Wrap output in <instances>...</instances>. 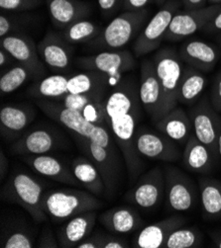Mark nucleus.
I'll return each mask as SVG.
<instances>
[{
	"instance_id": "f704fd0d",
	"label": "nucleus",
	"mask_w": 221,
	"mask_h": 248,
	"mask_svg": "<svg viewBox=\"0 0 221 248\" xmlns=\"http://www.w3.org/2000/svg\"><path fill=\"white\" fill-rule=\"evenodd\" d=\"M203 237L198 228H179L167 238L164 248H194L200 247Z\"/></svg>"
},
{
	"instance_id": "0eeeda50",
	"label": "nucleus",
	"mask_w": 221,
	"mask_h": 248,
	"mask_svg": "<svg viewBox=\"0 0 221 248\" xmlns=\"http://www.w3.org/2000/svg\"><path fill=\"white\" fill-rule=\"evenodd\" d=\"M165 175V199L167 208L176 213L189 212L193 210L199 201L200 188L184 173L174 165H166L163 168Z\"/></svg>"
},
{
	"instance_id": "a878e982",
	"label": "nucleus",
	"mask_w": 221,
	"mask_h": 248,
	"mask_svg": "<svg viewBox=\"0 0 221 248\" xmlns=\"http://www.w3.org/2000/svg\"><path fill=\"white\" fill-rule=\"evenodd\" d=\"M102 225L116 234H126L143 226V219L132 208L120 206L109 209L100 215Z\"/></svg>"
},
{
	"instance_id": "79ce46f5",
	"label": "nucleus",
	"mask_w": 221,
	"mask_h": 248,
	"mask_svg": "<svg viewBox=\"0 0 221 248\" xmlns=\"http://www.w3.org/2000/svg\"><path fill=\"white\" fill-rule=\"evenodd\" d=\"M153 0H123L122 8L124 11H140L147 9Z\"/></svg>"
},
{
	"instance_id": "4468645a",
	"label": "nucleus",
	"mask_w": 221,
	"mask_h": 248,
	"mask_svg": "<svg viewBox=\"0 0 221 248\" xmlns=\"http://www.w3.org/2000/svg\"><path fill=\"white\" fill-rule=\"evenodd\" d=\"M165 191L164 170L156 166L136 182L129 193V198L138 208L151 211L160 206L165 198Z\"/></svg>"
},
{
	"instance_id": "393cba45",
	"label": "nucleus",
	"mask_w": 221,
	"mask_h": 248,
	"mask_svg": "<svg viewBox=\"0 0 221 248\" xmlns=\"http://www.w3.org/2000/svg\"><path fill=\"white\" fill-rule=\"evenodd\" d=\"M154 126L157 131L168 136L180 145L186 144L193 130L189 116L178 106L162 117Z\"/></svg>"
},
{
	"instance_id": "f03ea898",
	"label": "nucleus",
	"mask_w": 221,
	"mask_h": 248,
	"mask_svg": "<svg viewBox=\"0 0 221 248\" xmlns=\"http://www.w3.org/2000/svg\"><path fill=\"white\" fill-rule=\"evenodd\" d=\"M36 104L46 116L66 127L73 136L85 137L94 143L105 147L116 144L112 143L114 140L105 129L106 127L94 125L87 121L81 112L65 106L60 101L37 99Z\"/></svg>"
},
{
	"instance_id": "f257e3e1",
	"label": "nucleus",
	"mask_w": 221,
	"mask_h": 248,
	"mask_svg": "<svg viewBox=\"0 0 221 248\" xmlns=\"http://www.w3.org/2000/svg\"><path fill=\"white\" fill-rule=\"evenodd\" d=\"M141 106L139 87L132 79L124 78L109 91L105 99L107 126L123 155L131 182H135L138 178L143 166L142 156L135 145Z\"/></svg>"
},
{
	"instance_id": "a19ab883",
	"label": "nucleus",
	"mask_w": 221,
	"mask_h": 248,
	"mask_svg": "<svg viewBox=\"0 0 221 248\" xmlns=\"http://www.w3.org/2000/svg\"><path fill=\"white\" fill-rule=\"evenodd\" d=\"M100 238V248H127L128 243L116 236L98 234Z\"/></svg>"
},
{
	"instance_id": "473e14b6",
	"label": "nucleus",
	"mask_w": 221,
	"mask_h": 248,
	"mask_svg": "<svg viewBox=\"0 0 221 248\" xmlns=\"http://www.w3.org/2000/svg\"><path fill=\"white\" fill-rule=\"evenodd\" d=\"M102 31V27L95 22L82 19L64 29L62 35L70 45L89 43Z\"/></svg>"
},
{
	"instance_id": "2eb2a0df",
	"label": "nucleus",
	"mask_w": 221,
	"mask_h": 248,
	"mask_svg": "<svg viewBox=\"0 0 221 248\" xmlns=\"http://www.w3.org/2000/svg\"><path fill=\"white\" fill-rule=\"evenodd\" d=\"M0 47L8 52L18 63L30 68L36 80L44 78L46 73L45 63L41 60L38 48L30 37L19 32L9 34L1 38Z\"/></svg>"
},
{
	"instance_id": "aec40b11",
	"label": "nucleus",
	"mask_w": 221,
	"mask_h": 248,
	"mask_svg": "<svg viewBox=\"0 0 221 248\" xmlns=\"http://www.w3.org/2000/svg\"><path fill=\"white\" fill-rule=\"evenodd\" d=\"M187 218L182 216H170L142 229L135 237L133 247L136 248H164L169 235L177 229L184 227Z\"/></svg>"
},
{
	"instance_id": "dca6fc26",
	"label": "nucleus",
	"mask_w": 221,
	"mask_h": 248,
	"mask_svg": "<svg viewBox=\"0 0 221 248\" xmlns=\"http://www.w3.org/2000/svg\"><path fill=\"white\" fill-rule=\"evenodd\" d=\"M139 96L147 115L157 123L162 118V90L153 61L145 60L141 64Z\"/></svg>"
},
{
	"instance_id": "49530a36",
	"label": "nucleus",
	"mask_w": 221,
	"mask_h": 248,
	"mask_svg": "<svg viewBox=\"0 0 221 248\" xmlns=\"http://www.w3.org/2000/svg\"><path fill=\"white\" fill-rule=\"evenodd\" d=\"M181 2L186 10H191L205 7L207 0H181Z\"/></svg>"
},
{
	"instance_id": "cd10ccee",
	"label": "nucleus",
	"mask_w": 221,
	"mask_h": 248,
	"mask_svg": "<svg viewBox=\"0 0 221 248\" xmlns=\"http://www.w3.org/2000/svg\"><path fill=\"white\" fill-rule=\"evenodd\" d=\"M214 161L216 160L211 151L192 134L185 144L184 166L191 172L206 174L212 170Z\"/></svg>"
},
{
	"instance_id": "bb28decb",
	"label": "nucleus",
	"mask_w": 221,
	"mask_h": 248,
	"mask_svg": "<svg viewBox=\"0 0 221 248\" xmlns=\"http://www.w3.org/2000/svg\"><path fill=\"white\" fill-rule=\"evenodd\" d=\"M117 83L105 73L87 70L71 76L68 82V94H85V93H102L106 94L110 87Z\"/></svg>"
},
{
	"instance_id": "7ed1b4c3",
	"label": "nucleus",
	"mask_w": 221,
	"mask_h": 248,
	"mask_svg": "<svg viewBox=\"0 0 221 248\" xmlns=\"http://www.w3.org/2000/svg\"><path fill=\"white\" fill-rule=\"evenodd\" d=\"M149 10L124 11L115 17L101 34L88 43L94 51H118L136 38L148 19Z\"/></svg>"
},
{
	"instance_id": "3c124183",
	"label": "nucleus",
	"mask_w": 221,
	"mask_h": 248,
	"mask_svg": "<svg viewBox=\"0 0 221 248\" xmlns=\"http://www.w3.org/2000/svg\"><path fill=\"white\" fill-rule=\"evenodd\" d=\"M218 154H219V159H221V133L218 140Z\"/></svg>"
},
{
	"instance_id": "72a5a7b5",
	"label": "nucleus",
	"mask_w": 221,
	"mask_h": 248,
	"mask_svg": "<svg viewBox=\"0 0 221 248\" xmlns=\"http://www.w3.org/2000/svg\"><path fill=\"white\" fill-rule=\"evenodd\" d=\"M29 79H35L31 69L17 62L10 68L2 71L0 78V91L2 95L12 93Z\"/></svg>"
},
{
	"instance_id": "423d86ee",
	"label": "nucleus",
	"mask_w": 221,
	"mask_h": 248,
	"mask_svg": "<svg viewBox=\"0 0 221 248\" xmlns=\"http://www.w3.org/2000/svg\"><path fill=\"white\" fill-rule=\"evenodd\" d=\"M3 199L16 203L25 209L37 222L47 219L43 207V185L27 173H15L2 188Z\"/></svg>"
},
{
	"instance_id": "4be33fe9",
	"label": "nucleus",
	"mask_w": 221,
	"mask_h": 248,
	"mask_svg": "<svg viewBox=\"0 0 221 248\" xmlns=\"http://www.w3.org/2000/svg\"><path fill=\"white\" fill-rule=\"evenodd\" d=\"M22 160L35 172L54 181L72 186H83L76 178L72 170L54 156L47 155H22Z\"/></svg>"
},
{
	"instance_id": "8fccbe9b",
	"label": "nucleus",
	"mask_w": 221,
	"mask_h": 248,
	"mask_svg": "<svg viewBox=\"0 0 221 248\" xmlns=\"http://www.w3.org/2000/svg\"><path fill=\"white\" fill-rule=\"evenodd\" d=\"M208 5H221V0H207Z\"/></svg>"
},
{
	"instance_id": "5701e85b",
	"label": "nucleus",
	"mask_w": 221,
	"mask_h": 248,
	"mask_svg": "<svg viewBox=\"0 0 221 248\" xmlns=\"http://www.w3.org/2000/svg\"><path fill=\"white\" fill-rule=\"evenodd\" d=\"M49 14L54 26L58 29H66L69 25L82 19H85L91 6L80 0H46Z\"/></svg>"
},
{
	"instance_id": "6ab92c4d",
	"label": "nucleus",
	"mask_w": 221,
	"mask_h": 248,
	"mask_svg": "<svg viewBox=\"0 0 221 248\" xmlns=\"http://www.w3.org/2000/svg\"><path fill=\"white\" fill-rule=\"evenodd\" d=\"M182 61L203 72L211 71L220 58L221 52L213 45L203 40H188L179 48Z\"/></svg>"
},
{
	"instance_id": "603ef678",
	"label": "nucleus",
	"mask_w": 221,
	"mask_h": 248,
	"mask_svg": "<svg viewBox=\"0 0 221 248\" xmlns=\"http://www.w3.org/2000/svg\"><path fill=\"white\" fill-rule=\"evenodd\" d=\"M153 1H154L156 4L162 6V5H164L167 1H169V0H153Z\"/></svg>"
},
{
	"instance_id": "ea45409f",
	"label": "nucleus",
	"mask_w": 221,
	"mask_h": 248,
	"mask_svg": "<svg viewBox=\"0 0 221 248\" xmlns=\"http://www.w3.org/2000/svg\"><path fill=\"white\" fill-rule=\"evenodd\" d=\"M97 3L104 16H112L122 8L123 0H97Z\"/></svg>"
},
{
	"instance_id": "864d4df0",
	"label": "nucleus",
	"mask_w": 221,
	"mask_h": 248,
	"mask_svg": "<svg viewBox=\"0 0 221 248\" xmlns=\"http://www.w3.org/2000/svg\"><path fill=\"white\" fill-rule=\"evenodd\" d=\"M217 41H218V44H219V46H220V52H221V33L218 35Z\"/></svg>"
},
{
	"instance_id": "2f4dec72",
	"label": "nucleus",
	"mask_w": 221,
	"mask_h": 248,
	"mask_svg": "<svg viewBox=\"0 0 221 248\" xmlns=\"http://www.w3.org/2000/svg\"><path fill=\"white\" fill-rule=\"evenodd\" d=\"M70 76L53 74L37 80L28 88V94L36 99H50L60 101L68 94V82Z\"/></svg>"
},
{
	"instance_id": "c756f323",
	"label": "nucleus",
	"mask_w": 221,
	"mask_h": 248,
	"mask_svg": "<svg viewBox=\"0 0 221 248\" xmlns=\"http://www.w3.org/2000/svg\"><path fill=\"white\" fill-rule=\"evenodd\" d=\"M71 170L82 185L93 195L102 196L106 191L101 172L88 157L79 156L75 158L71 164Z\"/></svg>"
},
{
	"instance_id": "f3484780",
	"label": "nucleus",
	"mask_w": 221,
	"mask_h": 248,
	"mask_svg": "<svg viewBox=\"0 0 221 248\" xmlns=\"http://www.w3.org/2000/svg\"><path fill=\"white\" fill-rule=\"evenodd\" d=\"M62 145L59 134L48 128H37L23 134L11 145V153L16 155H47Z\"/></svg>"
},
{
	"instance_id": "f8f14e48",
	"label": "nucleus",
	"mask_w": 221,
	"mask_h": 248,
	"mask_svg": "<svg viewBox=\"0 0 221 248\" xmlns=\"http://www.w3.org/2000/svg\"><path fill=\"white\" fill-rule=\"evenodd\" d=\"M75 138L81 150L101 172L105 183L106 192L113 194L119 179V166L117 163L115 145L105 147L94 143L85 137L75 136Z\"/></svg>"
},
{
	"instance_id": "6e6552de",
	"label": "nucleus",
	"mask_w": 221,
	"mask_h": 248,
	"mask_svg": "<svg viewBox=\"0 0 221 248\" xmlns=\"http://www.w3.org/2000/svg\"><path fill=\"white\" fill-rule=\"evenodd\" d=\"M181 5V0H169L146 24L133 45L136 58L148 55L160 47L170 24L176 13L180 11Z\"/></svg>"
},
{
	"instance_id": "c9c22d12",
	"label": "nucleus",
	"mask_w": 221,
	"mask_h": 248,
	"mask_svg": "<svg viewBox=\"0 0 221 248\" xmlns=\"http://www.w3.org/2000/svg\"><path fill=\"white\" fill-rule=\"evenodd\" d=\"M4 248H32L34 247L33 238L25 232L16 231L9 233L2 240Z\"/></svg>"
},
{
	"instance_id": "7c9ffc66",
	"label": "nucleus",
	"mask_w": 221,
	"mask_h": 248,
	"mask_svg": "<svg viewBox=\"0 0 221 248\" xmlns=\"http://www.w3.org/2000/svg\"><path fill=\"white\" fill-rule=\"evenodd\" d=\"M199 188L204 217L207 219L221 218V181L201 177Z\"/></svg>"
},
{
	"instance_id": "4c0bfd02",
	"label": "nucleus",
	"mask_w": 221,
	"mask_h": 248,
	"mask_svg": "<svg viewBox=\"0 0 221 248\" xmlns=\"http://www.w3.org/2000/svg\"><path fill=\"white\" fill-rule=\"evenodd\" d=\"M25 23L26 21L21 18H14L1 14L0 15V37L3 38L9 34L18 32L17 30Z\"/></svg>"
},
{
	"instance_id": "9b49d317",
	"label": "nucleus",
	"mask_w": 221,
	"mask_h": 248,
	"mask_svg": "<svg viewBox=\"0 0 221 248\" xmlns=\"http://www.w3.org/2000/svg\"><path fill=\"white\" fill-rule=\"evenodd\" d=\"M76 63L84 69L95 70L109 76L117 84L123 80V73L135 67V57L129 51H104L93 56L82 57Z\"/></svg>"
},
{
	"instance_id": "37998d69",
	"label": "nucleus",
	"mask_w": 221,
	"mask_h": 248,
	"mask_svg": "<svg viewBox=\"0 0 221 248\" xmlns=\"http://www.w3.org/2000/svg\"><path fill=\"white\" fill-rule=\"evenodd\" d=\"M38 245H39L38 247H51V248H57L60 246L59 241L56 240L52 231L49 228L44 230Z\"/></svg>"
},
{
	"instance_id": "1a4fd4ad",
	"label": "nucleus",
	"mask_w": 221,
	"mask_h": 248,
	"mask_svg": "<svg viewBox=\"0 0 221 248\" xmlns=\"http://www.w3.org/2000/svg\"><path fill=\"white\" fill-rule=\"evenodd\" d=\"M195 137L211 151L215 160L219 159L218 140L221 133V117L204 96L189 111Z\"/></svg>"
},
{
	"instance_id": "39448f33",
	"label": "nucleus",
	"mask_w": 221,
	"mask_h": 248,
	"mask_svg": "<svg viewBox=\"0 0 221 248\" xmlns=\"http://www.w3.org/2000/svg\"><path fill=\"white\" fill-rule=\"evenodd\" d=\"M162 90V117L179 103L178 90L184 71V62L174 47L158 49L152 59Z\"/></svg>"
},
{
	"instance_id": "ddd939ff",
	"label": "nucleus",
	"mask_w": 221,
	"mask_h": 248,
	"mask_svg": "<svg viewBox=\"0 0 221 248\" xmlns=\"http://www.w3.org/2000/svg\"><path fill=\"white\" fill-rule=\"evenodd\" d=\"M220 9L221 5H208L199 9L180 10L171 20L164 41H183L198 31L203 30Z\"/></svg>"
},
{
	"instance_id": "9d476101",
	"label": "nucleus",
	"mask_w": 221,
	"mask_h": 248,
	"mask_svg": "<svg viewBox=\"0 0 221 248\" xmlns=\"http://www.w3.org/2000/svg\"><path fill=\"white\" fill-rule=\"evenodd\" d=\"M135 145L139 155L145 158L164 162H175L181 158V150L175 140L146 127H138Z\"/></svg>"
},
{
	"instance_id": "e433bc0d",
	"label": "nucleus",
	"mask_w": 221,
	"mask_h": 248,
	"mask_svg": "<svg viewBox=\"0 0 221 248\" xmlns=\"http://www.w3.org/2000/svg\"><path fill=\"white\" fill-rule=\"evenodd\" d=\"M43 0H0V7L3 11L22 12L37 8Z\"/></svg>"
},
{
	"instance_id": "09e8293b",
	"label": "nucleus",
	"mask_w": 221,
	"mask_h": 248,
	"mask_svg": "<svg viewBox=\"0 0 221 248\" xmlns=\"http://www.w3.org/2000/svg\"><path fill=\"white\" fill-rule=\"evenodd\" d=\"M6 159H7V158L4 157L3 152H1V178H2V179H3L4 175H5V169L7 170V165L5 166V164H4V162L6 161Z\"/></svg>"
},
{
	"instance_id": "a18cd8bd",
	"label": "nucleus",
	"mask_w": 221,
	"mask_h": 248,
	"mask_svg": "<svg viewBox=\"0 0 221 248\" xmlns=\"http://www.w3.org/2000/svg\"><path fill=\"white\" fill-rule=\"evenodd\" d=\"M16 63L17 62L8 52H6L2 47L0 48V66H1L2 71H4V68L8 69Z\"/></svg>"
},
{
	"instance_id": "c85d7f7f",
	"label": "nucleus",
	"mask_w": 221,
	"mask_h": 248,
	"mask_svg": "<svg viewBox=\"0 0 221 248\" xmlns=\"http://www.w3.org/2000/svg\"><path fill=\"white\" fill-rule=\"evenodd\" d=\"M207 84L204 73L192 66L184 67L178 90V101L184 105H192L199 100Z\"/></svg>"
},
{
	"instance_id": "20e7f679",
	"label": "nucleus",
	"mask_w": 221,
	"mask_h": 248,
	"mask_svg": "<svg viewBox=\"0 0 221 248\" xmlns=\"http://www.w3.org/2000/svg\"><path fill=\"white\" fill-rule=\"evenodd\" d=\"M92 193L78 189H59L44 193L43 207L55 221H65L80 214L96 211L102 207Z\"/></svg>"
},
{
	"instance_id": "c03bdc74",
	"label": "nucleus",
	"mask_w": 221,
	"mask_h": 248,
	"mask_svg": "<svg viewBox=\"0 0 221 248\" xmlns=\"http://www.w3.org/2000/svg\"><path fill=\"white\" fill-rule=\"evenodd\" d=\"M204 33L207 34H214V33H221V9L217 12V14L205 25L203 28Z\"/></svg>"
},
{
	"instance_id": "a211bd4d",
	"label": "nucleus",
	"mask_w": 221,
	"mask_h": 248,
	"mask_svg": "<svg viewBox=\"0 0 221 248\" xmlns=\"http://www.w3.org/2000/svg\"><path fill=\"white\" fill-rule=\"evenodd\" d=\"M37 48L43 62L52 70L63 72L71 65L72 48L62 34L48 32Z\"/></svg>"
},
{
	"instance_id": "de8ad7c7",
	"label": "nucleus",
	"mask_w": 221,
	"mask_h": 248,
	"mask_svg": "<svg viewBox=\"0 0 221 248\" xmlns=\"http://www.w3.org/2000/svg\"><path fill=\"white\" fill-rule=\"evenodd\" d=\"M211 239L213 240L216 247L221 248V233L220 232H216V233L211 234Z\"/></svg>"
},
{
	"instance_id": "58836bf2",
	"label": "nucleus",
	"mask_w": 221,
	"mask_h": 248,
	"mask_svg": "<svg viewBox=\"0 0 221 248\" xmlns=\"http://www.w3.org/2000/svg\"><path fill=\"white\" fill-rule=\"evenodd\" d=\"M209 100L214 110L218 113H221V70L218 72L214 79Z\"/></svg>"
},
{
	"instance_id": "b1692460",
	"label": "nucleus",
	"mask_w": 221,
	"mask_h": 248,
	"mask_svg": "<svg viewBox=\"0 0 221 248\" xmlns=\"http://www.w3.org/2000/svg\"><path fill=\"white\" fill-rule=\"evenodd\" d=\"M96 218V211L85 212L69 218L58 233L59 245L64 248L77 247L88 237L95 226Z\"/></svg>"
},
{
	"instance_id": "412c9836",
	"label": "nucleus",
	"mask_w": 221,
	"mask_h": 248,
	"mask_svg": "<svg viewBox=\"0 0 221 248\" xmlns=\"http://www.w3.org/2000/svg\"><path fill=\"white\" fill-rule=\"evenodd\" d=\"M35 111L28 105L4 104L0 110V132L4 139L20 138L33 122Z\"/></svg>"
}]
</instances>
